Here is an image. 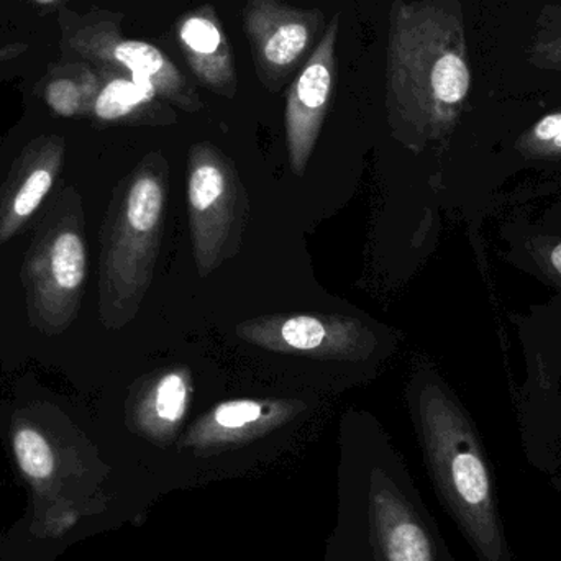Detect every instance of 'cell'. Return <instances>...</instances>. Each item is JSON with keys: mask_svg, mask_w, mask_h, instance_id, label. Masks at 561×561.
I'll list each match as a JSON object with an SVG mask.
<instances>
[{"mask_svg": "<svg viewBox=\"0 0 561 561\" xmlns=\"http://www.w3.org/2000/svg\"><path fill=\"white\" fill-rule=\"evenodd\" d=\"M153 85L130 78H115L99 91L94 114L101 121L114 122L134 114L141 105L157 98Z\"/></svg>", "mask_w": 561, "mask_h": 561, "instance_id": "obj_14", "label": "cell"}, {"mask_svg": "<svg viewBox=\"0 0 561 561\" xmlns=\"http://www.w3.org/2000/svg\"><path fill=\"white\" fill-rule=\"evenodd\" d=\"M84 91L71 79H56L46 88V102L61 117H72L84 104Z\"/></svg>", "mask_w": 561, "mask_h": 561, "instance_id": "obj_16", "label": "cell"}, {"mask_svg": "<svg viewBox=\"0 0 561 561\" xmlns=\"http://www.w3.org/2000/svg\"><path fill=\"white\" fill-rule=\"evenodd\" d=\"M237 335L270 352L339 362H363L378 346L375 332L362 320L316 313L256 317L239 323Z\"/></svg>", "mask_w": 561, "mask_h": 561, "instance_id": "obj_5", "label": "cell"}, {"mask_svg": "<svg viewBox=\"0 0 561 561\" xmlns=\"http://www.w3.org/2000/svg\"><path fill=\"white\" fill-rule=\"evenodd\" d=\"M243 187L232 164L207 144L191 150L187 173V213L191 239L201 278L227 256L233 236L243 229L247 214Z\"/></svg>", "mask_w": 561, "mask_h": 561, "instance_id": "obj_4", "label": "cell"}, {"mask_svg": "<svg viewBox=\"0 0 561 561\" xmlns=\"http://www.w3.org/2000/svg\"><path fill=\"white\" fill-rule=\"evenodd\" d=\"M13 454L20 470L32 481H46L55 470V451L48 438L30 424L16 425L12 437Z\"/></svg>", "mask_w": 561, "mask_h": 561, "instance_id": "obj_15", "label": "cell"}, {"mask_svg": "<svg viewBox=\"0 0 561 561\" xmlns=\"http://www.w3.org/2000/svg\"><path fill=\"white\" fill-rule=\"evenodd\" d=\"M65 148L46 141L26 157L0 204V242L12 239L42 206L61 170Z\"/></svg>", "mask_w": 561, "mask_h": 561, "instance_id": "obj_12", "label": "cell"}, {"mask_svg": "<svg viewBox=\"0 0 561 561\" xmlns=\"http://www.w3.org/2000/svg\"><path fill=\"white\" fill-rule=\"evenodd\" d=\"M386 78L391 124L435 130L450 121L471 84L460 10L445 0L396 2Z\"/></svg>", "mask_w": 561, "mask_h": 561, "instance_id": "obj_1", "label": "cell"}, {"mask_svg": "<svg viewBox=\"0 0 561 561\" xmlns=\"http://www.w3.org/2000/svg\"><path fill=\"white\" fill-rule=\"evenodd\" d=\"M243 20L263 78L283 81L306 55L323 19L317 10L293 9L280 0H249Z\"/></svg>", "mask_w": 561, "mask_h": 561, "instance_id": "obj_8", "label": "cell"}, {"mask_svg": "<svg viewBox=\"0 0 561 561\" xmlns=\"http://www.w3.org/2000/svg\"><path fill=\"white\" fill-rule=\"evenodd\" d=\"M419 428L438 500L477 560L516 561L496 480L467 415L428 386L419 398Z\"/></svg>", "mask_w": 561, "mask_h": 561, "instance_id": "obj_2", "label": "cell"}, {"mask_svg": "<svg viewBox=\"0 0 561 561\" xmlns=\"http://www.w3.org/2000/svg\"><path fill=\"white\" fill-rule=\"evenodd\" d=\"M180 45L194 75L206 88L229 98L236 94L232 48L213 7H201L181 20Z\"/></svg>", "mask_w": 561, "mask_h": 561, "instance_id": "obj_10", "label": "cell"}, {"mask_svg": "<svg viewBox=\"0 0 561 561\" xmlns=\"http://www.w3.org/2000/svg\"><path fill=\"white\" fill-rule=\"evenodd\" d=\"M38 3H51L55 2V0H36Z\"/></svg>", "mask_w": 561, "mask_h": 561, "instance_id": "obj_20", "label": "cell"}, {"mask_svg": "<svg viewBox=\"0 0 561 561\" xmlns=\"http://www.w3.org/2000/svg\"><path fill=\"white\" fill-rule=\"evenodd\" d=\"M539 53L543 56V61L561 66V35L556 36L553 42L540 46Z\"/></svg>", "mask_w": 561, "mask_h": 561, "instance_id": "obj_18", "label": "cell"}, {"mask_svg": "<svg viewBox=\"0 0 561 561\" xmlns=\"http://www.w3.org/2000/svg\"><path fill=\"white\" fill-rule=\"evenodd\" d=\"M163 180L141 170L131 180L102 252V312L114 325L131 319L153 279L164 222Z\"/></svg>", "mask_w": 561, "mask_h": 561, "instance_id": "obj_3", "label": "cell"}, {"mask_svg": "<svg viewBox=\"0 0 561 561\" xmlns=\"http://www.w3.org/2000/svg\"><path fill=\"white\" fill-rule=\"evenodd\" d=\"M534 137L539 141H553L561 147V112L543 117L534 127Z\"/></svg>", "mask_w": 561, "mask_h": 561, "instance_id": "obj_17", "label": "cell"}, {"mask_svg": "<svg viewBox=\"0 0 561 561\" xmlns=\"http://www.w3.org/2000/svg\"><path fill=\"white\" fill-rule=\"evenodd\" d=\"M95 53L105 61L127 68L131 78L153 85L158 95L170 99L184 111H197L201 107L193 85L157 46L105 33L99 36Z\"/></svg>", "mask_w": 561, "mask_h": 561, "instance_id": "obj_11", "label": "cell"}, {"mask_svg": "<svg viewBox=\"0 0 561 561\" xmlns=\"http://www.w3.org/2000/svg\"><path fill=\"white\" fill-rule=\"evenodd\" d=\"M190 399L191 373L187 369L161 373L138 392L131 412L135 425L150 440L168 444L183 425Z\"/></svg>", "mask_w": 561, "mask_h": 561, "instance_id": "obj_13", "label": "cell"}, {"mask_svg": "<svg viewBox=\"0 0 561 561\" xmlns=\"http://www.w3.org/2000/svg\"><path fill=\"white\" fill-rule=\"evenodd\" d=\"M304 411V404L280 399H233L216 405L194 422L184 447L197 454H216L262 438Z\"/></svg>", "mask_w": 561, "mask_h": 561, "instance_id": "obj_9", "label": "cell"}, {"mask_svg": "<svg viewBox=\"0 0 561 561\" xmlns=\"http://www.w3.org/2000/svg\"><path fill=\"white\" fill-rule=\"evenodd\" d=\"M552 265H553V268H556L557 272H559L561 275V243H560V245H557L556 249H553Z\"/></svg>", "mask_w": 561, "mask_h": 561, "instance_id": "obj_19", "label": "cell"}, {"mask_svg": "<svg viewBox=\"0 0 561 561\" xmlns=\"http://www.w3.org/2000/svg\"><path fill=\"white\" fill-rule=\"evenodd\" d=\"M339 16L323 33L316 51L290 85L286 104V135L290 170L300 176L325 121L335 81V45Z\"/></svg>", "mask_w": 561, "mask_h": 561, "instance_id": "obj_7", "label": "cell"}, {"mask_svg": "<svg viewBox=\"0 0 561 561\" xmlns=\"http://www.w3.org/2000/svg\"><path fill=\"white\" fill-rule=\"evenodd\" d=\"M88 279V249L76 227L48 230L25 265L30 309L45 330L71 322Z\"/></svg>", "mask_w": 561, "mask_h": 561, "instance_id": "obj_6", "label": "cell"}]
</instances>
